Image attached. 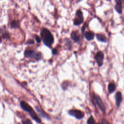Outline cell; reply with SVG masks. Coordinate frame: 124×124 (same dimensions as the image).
Segmentation results:
<instances>
[{
	"mask_svg": "<svg viewBox=\"0 0 124 124\" xmlns=\"http://www.w3.org/2000/svg\"><path fill=\"white\" fill-rule=\"evenodd\" d=\"M41 38L44 44L48 47H50L54 42V37L50 31L46 28L42 29L40 33Z\"/></svg>",
	"mask_w": 124,
	"mask_h": 124,
	"instance_id": "1",
	"label": "cell"
},
{
	"mask_svg": "<svg viewBox=\"0 0 124 124\" xmlns=\"http://www.w3.org/2000/svg\"><path fill=\"white\" fill-rule=\"evenodd\" d=\"M20 106L23 109L29 112V114L33 120L39 123L41 122L40 119L38 117L37 114L35 112L32 108L28 104L24 101H21L20 102Z\"/></svg>",
	"mask_w": 124,
	"mask_h": 124,
	"instance_id": "2",
	"label": "cell"
},
{
	"mask_svg": "<svg viewBox=\"0 0 124 124\" xmlns=\"http://www.w3.org/2000/svg\"><path fill=\"white\" fill-rule=\"evenodd\" d=\"M24 55L26 57L34 59L37 60L41 59L42 57L40 52H37L30 49L26 50L24 52Z\"/></svg>",
	"mask_w": 124,
	"mask_h": 124,
	"instance_id": "3",
	"label": "cell"
},
{
	"mask_svg": "<svg viewBox=\"0 0 124 124\" xmlns=\"http://www.w3.org/2000/svg\"><path fill=\"white\" fill-rule=\"evenodd\" d=\"M84 21L82 11L78 9L77 11L75 14V17L74 20V25L78 26L81 24Z\"/></svg>",
	"mask_w": 124,
	"mask_h": 124,
	"instance_id": "4",
	"label": "cell"
},
{
	"mask_svg": "<svg viewBox=\"0 0 124 124\" xmlns=\"http://www.w3.org/2000/svg\"><path fill=\"white\" fill-rule=\"evenodd\" d=\"M93 98L95 100V102L98 106L100 110L103 113H105L106 112V107L104 105V103H103L101 98L100 97V96L99 95H98L97 94H96L95 93L93 94Z\"/></svg>",
	"mask_w": 124,
	"mask_h": 124,
	"instance_id": "5",
	"label": "cell"
},
{
	"mask_svg": "<svg viewBox=\"0 0 124 124\" xmlns=\"http://www.w3.org/2000/svg\"><path fill=\"white\" fill-rule=\"evenodd\" d=\"M68 113L78 120L82 119L84 116V112L78 109H71L68 111Z\"/></svg>",
	"mask_w": 124,
	"mask_h": 124,
	"instance_id": "6",
	"label": "cell"
},
{
	"mask_svg": "<svg viewBox=\"0 0 124 124\" xmlns=\"http://www.w3.org/2000/svg\"><path fill=\"white\" fill-rule=\"evenodd\" d=\"M104 59V53L101 51H98L94 56V59L99 67L102 66Z\"/></svg>",
	"mask_w": 124,
	"mask_h": 124,
	"instance_id": "7",
	"label": "cell"
},
{
	"mask_svg": "<svg viewBox=\"0 0 124 124\" xmlns=\"http://www.w3.org/2000/svg\"><path fill=\"white\" fill-rule=\"evenodd\" d=\"M115 1L116 4L114 6V9L118 14H121L123 11L122 0H115Z\"/></svg>",
	"mask_w": 124,
	"mask_h": 124,
	"instance_id": "8",
	"label": "cell"
},
{
	"mask_svg": "<svg viewBox=\"0 0 124 124\" xmlns=\"http://www.w3.org/2000/svg\"><path fill=\"white\" fill-rule=\"evenodd\" d=\"M115 104L117 107H119L121 104V103L122 100V93L120 92H117L115 95Z\"/></svg>",
	"mask_w": 124,
	"mask_h": 124,
	"instance_id": "9",
	"label": "cell"
},
{
	"mask_svg": "<svg viewBox=\"0 0 124 124\" xmlns=\"http://www.w3.org/2000/svg\"><path fill=\"white\" fill-rule=\"evenodd\" d=\"M84 37L88 41H91L94 39V34L92 31H87L85 32L84 34Z\"/></svg>",
	"mask_w": 124,
	"mask_h": 124,
	"instance_id": "10",
	"label": "cell"
},
{
	"mask_svg": "<svg viewBox=\"0 0 124 124\" xmlns=\"http://www.w3.org/2000/svg\"><path fill=\"white\" fill-rule=\"evenodd\" d=\"M71 38L76 43H77L79 41V36L78 34V32L76 31H73L70 34Z\"/></svg>",
	"mask_w": 124,
	"mask_h": 124,
	"instance_id": "11",
	"label": "cell"
},
{
	"mask_svg": "<svg viewBox=\"0 0 124 124\" xmlns=\"http://www.w3.org/2000/svg\"><path fill=\"white\" fill-rule=\"evenodd\" d=\"M96 38L98 41L106 43L107 42V38L106 36L101 33H97L96 34Z\"/></svg>",
	"mask_w": 124,
	"mask_h": 124,
	"instance_id": "12",
	"label": "cell"
},
{
	"mask_svg": "<svg viewBox=\"0 0 124 124\" xmlns=\"http://www.w3.org/2000/svg\"><path fill=\"white\" fill-rule=\"evenodd\" d=\"M116 89V86L114 83H110L108 85V91L109 93H113Z\"/></svg>",
	"mask_w": 124,
	"mask_h": 124,
	"instance_id": "13",
	"label": "cell"
},
{
	"mask_svg": "<svg viewBox=\"0 0 124 124\" xmlns=\"http://www.w3.org/2000/svg\"><path fill=\"white\" fill-rule=\"evenodd\" d=\"M36 109L37 110V112L40 114V115H41L42 117H45V118H49V116L46 114L42 109H41L40 108H38V107H36Z\"/></svg>",
	"mask_w": 124,
	"mask_h": 124,
	"instance_id": "14",
	"label": "cell"
},
{
	"mask_svg": "<svg viewBox=\"0 0 124 124\" xmlns=\"http://www.w3.org/2000/svg\"><path fill=\"white\" fill-rule=\"evenodd\" d=\"M88 124H96L94 118L92 116H91L87 121Z\"/></svg>",
	"mask_w": 124,
	"mask_h": 124,
	"instance_id": "15",
	"label": "cell"
},
{
	"mask_svg": "<svg viewBox=\"0 0 124 124\" xmlns=\"http://www.w3.org/2000/svg\"><path fill=\"white\" fill-rule=\"evenodd\" d=\"M18 25H19V23L17 21H16V20L13 21L11 23V27L13 28H17V27H18Z\"/></svg>",
	"mask_w": 124,
	"mask_h": 124,
	"instance_id": "16",
	"label": "cell"
},
{
	"mask_svg": "<svg viewBox=\"0 0 124 124\" xmlns=\"http://www.w3.org/2000/svg\"><path fill=\"white\" fill-rule=\"evenodd\" d=\"M96 124H110L107 120L105 119H103L100 123H96Z\"/></svg>",
	"mask_w": 124,
	"mask_h": 124,
	"instance_id": "17",
	"label": "cell"
},
{
	"mask_svg": "<svg viewBox=\"0 0 124 124\" xmlns=\"http://www.w3.org/2000/svg\"><path fill=\"white\" fill-rule=\"evenodd\" d=\"M23 124H32V123L29 119H27L23 122Z\"/></svg>",
	"mask_w": 124,
	"mask_h": 124,
	"instance_id": "18",
	"label": "cell"
},
{
	"mask_svg": "<svg viewBox=\"0 0 124 124\" xmlns=\"http://www.w3.org/2000/svg\"><path fill=\"white\" fill-rule=\"evenodd\" d=\"M52 54H53V55H56V54H57L58 51H57V50L56 49H53L52 50Z\"/></svg>",
	"mask_w": 124,
	"mask_h": 124,
	"instance_id": "19",
	"label": "cell"
},
{
	"mask_svg": "<svg viewBox=\"0 0 124 124\" xmlns=\"http://www.w3.org/2000/svg\"><path fill=\"white\" fill-rule=\"evenodd\" d=\"M35 40L37 43H40V42H41V39L38 36L35 37Z\"/></svg>",
	"mask_w": 124,
	"mask_h": 124,
	"instance_id": "20",
	"label": "cell"
}]
</instances>
